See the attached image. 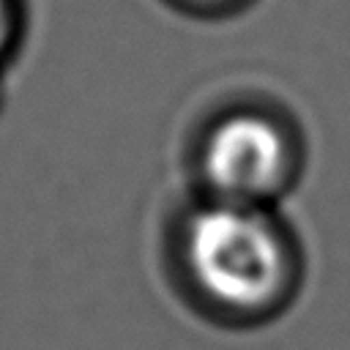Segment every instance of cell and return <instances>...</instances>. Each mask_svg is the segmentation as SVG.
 <instances>
[{"mask_svg": "<svg viewBox=\"0 0 350 350\" xmlns=\"http://www.w3.org/2000/svg\"><path fill=\"white\" fill-rule=\"evenodd\" d=\"M178 257L194 298L224 323H262L301 282V249L276 208L202 197L180 224Z\"/></svg>", "mask_w": 350, "mask_h": 350, "instance_id": "obj_1", "label": "cell"}, {"mask_svg": "<svg viewBox=\"0 0 350 350\" xmlns=\"http://www.w3.org/2000/svg\"><path fill=\"white\" fill-rule=\"evenodd\" d=\"M183 3L197 11H205V14H232L235 8L246 5L249 0H183Z\"/></svg>", "mask_w": 350, "mask_h": 350, "instance_id": "obj_3", "label": "cell"}, {"mask_svg": "<svg viewBox=\"0 0 350 350\" xmlns=\"http://www.w3.org/2000/svg\"><path fill=\"white\" fill-rule=\"evenodd\" d=\"M8 38H11V5L8 0H0V55L5 52Z\"/></svg>", "mask_w": 350, "mask_h": 350, "instance_id": "obj_4", "label": "cell"}, {"mask_svg": "<svg viewBox=\"0 0 350 350\" xmlns=\"http://www.w3.org/2000/svg\"><path fill=\"white\" fill-rule=\"evenodd\" d=\"M304 145L293 123L262 107H235L202 134L197 172L205 197L276 208L295 186Z\"/></svg>", "mask_w": 350, "mask_h": 350, "instance_id": "obj_2", "label": "cell"}]
</instances>
